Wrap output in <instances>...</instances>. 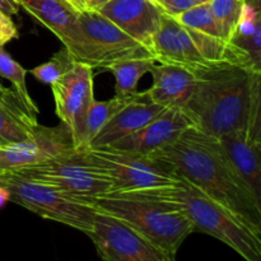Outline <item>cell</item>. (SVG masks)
Masks as SVG:
<instances>
[{
    "mask_svg": "<svg viewBox=\"0 0 261 261\" xmlns=\"http://www.w3.org/2000/svg\"><path fill=\"white\" fill-rule=\"evenodd\" d=\"M163 107L148 98L147 92H140L137 99L117 112L89 143L88 148L109 147L139 130L163 111Z\"/></svg>",
    "mask_w": 261,
    "mask_h": 261,
    "instance_id": "17",
    "label": "cell"
},
{
    "mask_svg": "<svg viewBox=\"0 0 261 261\" xmlns=\"http://www.w3.org/2000/svg\"><path fill=\"white\" fill-rule=\"evenodd\" d=\"M25 74L27 70L20 65L18 61H15L4 47H0V78H4L9 81L13 84V89L20 101L23 102L25 109L31 112V114L38 115V107L33 102L32 97H31L30 92L27 89V84H25Z\"/></svg>",
    "mask_w": 261,
    "mask_h": 261,
    "instance_id": "23",
    "label": "cell"
},
{
    "mask_svg": "<svg viewBox=\"0 0 261 261\" xmlns=\"http://www.w3.org/2000/svg\"><path fill=\"white\" fill-rule=\"evenodd\" d=\"M74 61H76L75 58L65 47H63L54 54L50 60L33 68L31 74L41 83L53 84L73 65Z\"/></svg>",
    "mask_w": 261,
    "mask_h": 261,
    "instance_id": "26",
    "label": "cell"
},
{
    "mask_svg": "<svg viewBox=\"0 0 261 261\" xmlns=\"http://www.w3.org/2000/svg\"><path fill=\"white\" fill-rule=\"evenodd\" d=\"M92 240L103 261H175L176 255L158 249L111 216L96 212Z\"/></svg>",
    "mask_w": 261,
    "mask_h": 261,
    "instance_id": "10",
    "label": "cell"
},
{
    "mask_svg": "<svg viewBox=\"0 0 261 261\" xmlns=\"http://www.w3.org/2000/svg\"><path fill=\"white\" fill-rule=\"evenodd\" d=\"M5 172H7V170H2V168H0V184H2V180L3 177H4Z\"/></svg>",
    "mask_w": 261,
    "mask_h": 261,
    "instance_id": "33",
    "label": "cell"
},
{
    "mask_svg": "<svg viewBox=\"0 0 261 261\" xmlns=\"http://www.w3.org/2000/svg\"><path fill=\"white\" fill-rule=\"evenodd\" d=\"M78 20L84 36L83 63L93 69H105L125 59L153 58L147 47L97 10H79Z\"/></svg>",
    "mask_w": 261,
    "mask_h": 261,
    "instance_id": "8",
    "label": "cell"
},
{
    "mask_svg": "<svg viewBox=\"0 0 261 261\" xmlns=\"http://www.w3.org/2000/svg\"><path fill=\"white\" fill-rule=\"evenodd\" d=\"M184 27L194 31L196 33L206 36L211 38H217V40H223L221 37L218 28H217L216 20L212 15L209 3H203V4H195L190 9L185 10L177 17H175Z\"/></svg>",
    "mask_w": 261,
    "mask_h": 261,
    "instance_id": "25",
    "label": "cell"
},
{
    "mask_svg": "<svg viewBox=\"0 0 261 261\" xmlns=\"http://www.w3.org/2000/svg\"><path fill=\"white\" fill-rule=\"evenodd\" d=\"M153 83L147 89L148 98L163 109L182 111L193 93L195 75L189 69L181 66L154 64L150 68Z\"/></svg>",
    "mask_w": 261,
    "mask_h": 261,
    "instance_id": "18",
    "label": "cell"
},
{
    "mask_svg": "<svg viewBox=\"0 0 261 261\" xmlns=\"http://www.w3.org/2000/svg\"><path fill=\"white\" fill-rule=\"evenodd\" d=\"M51 86L55 112L70 132L74 147L82 149L86 117L94 101L93 68L82 61L73 65Z\"/></svg>",
    "mask_w": 261,
    "mask_h": 261,
    "instance_id": "9",
    "label": "cell"
},
{
    "mask_svg": "<svg viewBox=\"0 0 261 261\" xmlns=\"http://www.w3.org/2000/svg\"><path fill=\"white\" fill-rule=\"evenodd\" d=\"M193 93L182 112L204 134L221 137L233 130L261 135V73L217 63L194 73Z\"/></svg>",
    "mask_w": 261,
    "mask_h": 261,
    "instance_id": "1",
    "label": "cell"
},
{
    "mask_svg": "<svg viewBox=\"0 0 261 261\" xmlns=\"http://www.w3.org/2000/svg\"><path fill=\"white\" fill-rule=\"evenodd\" d=\"M19 37L18 28L10 15L0 12V47H4L10 41Z\"/></svg>",
    "mask_w": 261,
    "mask_h": 261,
    "instance_id": "27",
    "label": "cell"
},
{
    "mask_svg": "<svg viewBox=\"0 0 261 261\" xmlns=\"http://www.w3.org/2000/svg\"><path fill=\"white\" fill-rule=\"evenodd\" d=\"M140 92L129 94V96H115L114 98L109 101H97L94 99L92 102L91 107L88 110V114L86 117V124H84L83 133V147L81 150L87 149L89 143L92 142L97 133L117 114L121 111L126 105L138 98Z\"/></svg>",
    "mask_w": 261,
    "mask_h": 261,
    "instance_id": "21",
    "label": "cell"
},
{
    "mask_svg": "<svg viewBox=\"0 0 261 261\" xmlns=\"http://www.w3.org/2000/svg\"><path fill=\"white\" fill-rule=\"evenodd\" d=\"M244 4L245 0H211L209 2V8L216 20L217 28L221 33V37L226 42L231 40L236 30Z\"/></svg>",
    "mask_w": 261,
    "mask_h": 261,
    "instance_id": "24",
    "label": "cell"
},
{
    "mask_svg": "<svg viewBox=\"0 0 261 261\" xmlns=\"http://www.w3.org/2000/svg\"><path fill=\"white\" fill-rule=\"evenodd\" d=\"M195 4V0H162L161 2V8H162V10L166 14L177 17L178 14L190 9Z\"/></svg>",
    "mask_w": 261,
    "mask_h": 261,
    "instance_id": "28",
    "label": "cell"
},
{
    "mask_svg": "<svg viewBox=\"0 0 261 261\" xmlns=\"http://www.w3.org/2000/svg\"><path fill=\"white\" fill-rule=\"evenodd\" d=\"M152 55L157 63L181 66L193 73L213 64L201 55L189 31L165 12L153 36Z\"/></svg>",
    "mask_w": 261,
    "mask_h": 261,
    "instance_id": "12",
    "label": "cell"
},
{
    "mask_svg": "<svg viewBox=\"0 0 261 261\" xmlns=\"http://www.w3.org/2000/svg\"><path fill=\"white\" fill-rule=\"evenodd\" d=\"M231 165L261 201V135L249 130H233L218 137Z\"/></svg>",
    "mask_w": 261,
    "mask_h": 261,
    "instance_id": "16",
    "label": "cell"
},
{
    "mask_svg": "<svg viewBox=\"0 0 261 261\" xmlns=\"http://www.w3.org/2000/svg\"><path fill=\"white\" fill-rule=\"evenodd\" d=\"M5 89H7V88H5V87H4V86H3V84H2V83H0V93H2V92H3V91H5Z\"/></svg>",
    "mask_w": 261,
    "mask_h": 261,
    "instance_id": "36",
    "label": "cell"
},
{
    "mask_svg": "<svg viewBox=\"0 0 261 261\" xmlns=\"http://www.w3.org/2000/svg\"><path fill=\"white\" fill-rule=\"evenodd\" d=\"M96 212L119 219L158 249L176 255L182 242L195 232L190 219L172 203L107 194L78 198Z\"/></svg>",
    "mask_w": 261,
    "mask_h": 261,
    "instance_id": "4",
    "label": "cell"
},
{
    "mask_svg": "<svg viewBox=\"0 0 261 261\" xmlns=\"http://www.w3.org/2000/svg\"><path fill=\"white\" fill-rule=\"evenodd\" d=\"M18 3L31 17L50 30L76 61L83 63L84 36L78 10L69 0H18Z\"/></svg>",
    "mask_w": 261,
    "mask_h": 261,
    "instance_id": "13",
    "label": "cell"
},
{
    "mask_svg": "<svg viewBox=\"0 0 261 261\" xmlns=\"http://www.w3.org/2000/svg\"><path fill=\"white\" fill-rule=\"evenodd\" d=\"M0 185L9 191L10 201L45 219L63 223L88 234L93 229L94 211L88 204L59 189L5 172Z\"/></svg>",
    "mask_w": 261,
    "mask_h": 261,
    "instance_id": "5",
    "label": "cell"
},
{
    "mask_svg": "<svg viewBox=\"0 0 261 261\" xmlns=\"http://www.w3.org/2000/svg\"><path fill=\"white\" fill-rule=\"evenodd\" d=\"M10 171L20 177L53 186L75 198H94L114 191L111 177L91 162L81 149Z\"/></svg>",
    "mask_w": 261,
    "mask_h": 261,
    "instance_id": "6",
    "label": "cell"
},
{
    "mask_svg": "<svg viewBox=\"0 0 261 261\" xmlns=\"http://www.w3.org/2000/svg\"><path fill=\"white\" fill-rule=\"evenodd\" d=\"M211 0H195L196 4H203V3H209Z\"/></svg>",
    "mask_w": 261,
    "mask_h": 261,
    "instance_id": "34",
    "label": "cell"
},
{
    "mask_svg": "<svg viewBox=\"0 0 261 261\" xmlns=\"http://www.w3.org/2000/svg\"><path fill=\"white\" fill-rule=\"evenodd\" d=\"M69 2H70L71 5H73V7L79 12V10L87 9V7H88L91 0H69Z\"/></svg>",
    "mask_w": 261,
    "mask_h": 261,
    "instance_id": "31",
    "label": "cell"
},
{
    "mask_svg": "<svg viewBox=\"0 0 261 261\" xmlns=\"http://www.w3.org/2000/svg\"><path fill=\"white\" fill-rule=\"evenodd\" d=\"M110 194L175 204L190 219L195 231L216 237L246 261H261V234L185 178L171 185Z\"/></svg>",
    "mask_w": 261,
    "mask_h": 261,
    "instance_id": "3",
    "label": "cell"
},
{
    "mask_svg": "<svg viewBox=\"0 0 261 261\" xmlns=\"http://www.w3.org/2000/svg\"><path fill=\"white\" fill-rule=\"evenodd\" d=\"M190 127H194L193 122L181 110L166 109L147 125L109 147L149 155L171 144Z\"/></svg>",
    "mask_w": 261,
    "mask_h": 261,
    "instance_id": "15",
    "label": "cell"
},
{
    "mask_svg": "<svg viewBox=\"0 0 261 261\" xmlns=\"http://www.w3.org/2000/svg\"><path fill=\"white\" fill-rule=\"evenodd\" d=\"M228 43L239 53L246 68L261 73L260 0H245L241 17Z\"/></svg>",
    "mask_w": 261,
    "mask_h": 261,
    "instance_id": "19",
    "label": "cell"
},
{
    "mask_svg": "<svg viewBox=\"0 0 261 261\" xmlns=\"http://www.w3.org/2000/svg\"><path fill=\"white\" fill-rule=\"evenodd\" d=\"M153 2H154L158 7H161V2H162V0H153ZM161 9H162V8H161Z\"/></svg>",
    "mask_w": 261,
    "mask_h": 261,
    "instance_id": "35",
    "label": "cell"
},
{
    "mask_svg": "<svg viewBox=\"0 0 261 261\" xmlns=\"http://www.w3.org/2000/svg\"><path fill=\"white\" fill-rule=\"evenodd\" d=\"M149 155L175 166L181 177L261 234V201L231 165L218 138L190 127Z\"/></svg>",
    "mask_w": 261,
    "mask_h": 261,
    "instance_id": "2",
    "label": "cell"
},
{
    "mask_svg": "<svg viewBox=\"0 0 261 261\" xmlns=\"http://www.w3.org/2000/svg\"><path fill=\"white\" fill-rule=\"evenodd\" d=\"M110 0H91L87 7V9H92V10H98L102 5H105L106 3H109Z\"/></svg>",
    "mask_w": 261,
    "mask_h": 261,
    "instance_id": "32",
    "label": "cell"
},
{
    "mask_svg": "<svg viewBox=\"0 0 261 261\" xmlns=\"http://www.w3.org/2000/svg\"><path fill=\"white\" fill-rule=\"evenodd\" d=\"M87 158L111 177L114 191H132L171 185L181 180L175 166L148 154L111 147L83 149Z\"/></svg>",
    "mask_w": 261,
    "mask_h": 261,
    "instance_id": "7",
    "label": "cell"
},
{
    "mask_svg": "<svg viewBox=\"0 0 261 261\" xmlns=\"http://www.w3.org/2000/svg\"><path fill=\"white\" fill-rule=\"evenodd\" d=\"M97 12L142 43L152 54L153 36L160 25L163 13L153 0H110Z\"/></svg>",
    "mask_w": 261,
    "mask_h": 261,
    "instance_id": "14",
    "label": "cell"
},
{
    "mask_svg": "<svg viewBox=\"0 0 261 261\" xmlns=\"http://www.w3.org/2000/svg\"><path fill=\"white\" fill-rule=\"evenodd\" d=\"M37 125V116L25 109L14 89L0 93V145L28 139Z\"/></svg>",
    "mask_w": 261,
    "mask_h": 261,
    "instance_id": "20",
    "label": "cell"
},
{
    "mask_svg": "<svg viewBox=\"0 0 261 261\" xmlns=\"http://www.w3.org/2000/svg\"><path fill=\"white\" fill-rule=\"evenodd\" d=\"M20 10V5L18 0H0V12L8 15L18 14Z\"/></svg>",
    "mask_w": 261,
    "mask_h": 261,
    "instance_id": "29",
    "label": "cell"
},
{
    "mask_svg": "<svg viewBox=\"0 0 261 261\" xmlns=\"http://www.w3.org/2000/svg\"><path fill=\"white\" fill-rule=\"evenodd\" d=\"M74 147L70 132L64 124L48 127L37 125L32 137L19 143L0 145V168L17 170L25 166L45 162L56 155L73 152Z\"/></svg>",
    "mask_w": 261,
    "mask_h": 261,
    "instance_id": "11",
    "label": "cell"
},
{
    "mask_svg": "<svg viewBox=\"0 0 261 261\" xmlns=\"http://www.w3.org/2000/svg\"><path fill=\"white\" fill-rule=\"evenodd\" d=\"M157 61L153 58L125 59L107 65L103 70L110 71L115 78L116 96H129L138 92V83L143 75L149 73Z\"/></svg>",
    "mask_w": 261,
    "mask_h": 261,
    "instance_id": "22",
    "label": "cell"
},
{
    "mask_svg": "<svg viewBox=\"0 0 261 261\" xmlns=\"http://www.w3.org/2000/svg\"><path fill=\"white\" fill-rule=\"evenodd\" d=\"M10 201V195L9 191L7 190V188L3 185H0V209L5 205V204Z\"/></svg>",
    "mask_w": 261,
    "mask_h": 261,
    "instance_id": "30",
    "label": "cell"
}]
</instances>
